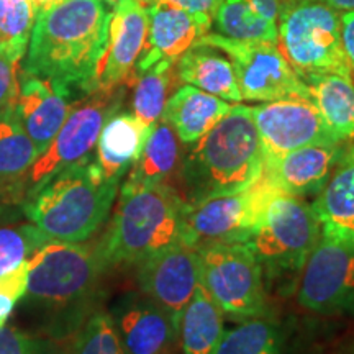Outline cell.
<instances>
[{
	"label": "cell",
	"instance_id": "15",
	"mask_svg": "<svg viewBox=\"0 0 354 354\" xmlns=\"http://www.w3.org/2000/svg\"><path fill=\"white\" fill-rule=\"evenodd\" d=\"M149 12L140 0H122L113 7L109 26V41L97 66L95 91H115L135 73L148 38Z\"/></svg>",
	"mask_w": 354,
	"mask_h": 354
},
{
	"label": "cell",
	"instance_id": "19",
	"mask_svg": "<svg viewBox=\"0 0 354 354\" xmlns=\"http://www.w3.org/2000/svg\"><path fill=\"white\" fill-rule=\"evenodd\" d=\"M312 205L322 234L354 243V146L344 148L328 183Z\"/></svg>",
	"mask_w": 354,
	"mask_h": 354
},
{
	"label": "cell",
	"instance_id": "22",
	"mask_svg": "<svg viewBox=\"0 0 354 354\" xmlns=\"http://www.w3.org/2000/svg\"><path fill=\"white\" fill-rule=\"evenodd\" d=\"M118 336L123 354H171L179 330L156 304H138L118 318Z\"/></svg>",
	"mask_w": 354,
	"mask_h": 354
},
{
	"label": "cell",
	"instance_id": "26",
	"mask_svg": "<svg viewBox=\"0 0 354 354\" xmlns=\"http://www.w3.org/2000/svg\"><path fill=\"white\" fill-rule=\"evenodd\" d=\"M180 158L179 138L169 123L161 118L149 133L143 151L131 166L127 187H149L166 184Z\"/></svg>",
	"mask_w": 354,
	"mask_h": 354
},
{
	"label": "cell",
	"instance_id": "24",
	"mask_svg": "<svg viewBox=\"0 0 354 354\" xmlns=\"http://www.w3.org/2000/svg\"><path fill=\"white\" fill-rule=\"evenodd\" d=\"M310 88L313 104L317 105L323 122L336 143L354 140V81L338 76L310 77L305 82Z\"/></svg>",
	"mask_w": 354,
	"mask_h": 354
},
{
	"label": "cell",
	"instance_id": "7",
	"mask_svg": "<svg viewBox=\"0 0 354 354\" xmlns=\"http://www.w3.org/2000/svg\"><path fill=\"white\" fill-rule=\"evenodd\" d=\"M320 236L322 227L312 203L276 192L248 245L269 276H294L302 271Z\"/></svg>",
	"mask_w": 354,
	"mask_h": 354
},
{
	"label": "cell",
	"instance_id": "34",
	"mask_svg": "<svg viewBox=\"0 0 354 354\" xmlns=\"http://www.w3.org/2000/svg\"><path fill=\"white\" fill-rule=\"evenodd\" d=\"M0 354H46L43 344L15 328H0Z\"/></svg>",
	"mask_w": 354,
	"mask_h": 354
},
{
	"label": "cell",
	"instance_id": "30",
	"mask_svg": "<svg viewBox=\"0 0 354 354\" xmlns=\"http://www.w3.org/2000/svg\"><path fill=\"white\" fill-rule=\"evenodd\" d=\"M35 24L32 0H0V51L20 61Z\"/></svg>",
	"mask_w": 354,
	"mask_h": 354
},
{
	"label": "cell",
	"instance_id": "2",
	"mask_svg": "<svg viewBox=\"0 0 354 354\" xmlns=\"http://www.w3.org/2000/svg\"><path fill=\"white\" fill-rule=\"evenodd\" d=\"M264 174V153L253 112L232 105L216 125L192 145L180 177L185 202L228 196L258 183Z\"/></svg>",
	"mask_w": 354,
	"mask_h": 354
},
{
	"label": "cell",
	"instance_id": "17",
	"mask_svg": "<svg viewBox=\"0 0 354 354\" xmlns=\"http://www.w3.org/2000/svg\"><path fill=\"white\" fill-rule=\"evenodd\" d=\"M69 97V86L21 71L15 110L39 156L46 151L73 110Z\"/></svg>",
	"mask_w": 354,
	"mask_h": 354
},
{
	"label": "cell",
	"instance_id": "23",
	"mask_svg": "<svg viewBox=\"0 0 354 354\" xmlns=\"http://www.w3.org/2000/svg\"><path fill=\"white\" fill-rule=\"evenodd\" d=\"M176 66L177 79L180 82L233 104L243 100L232 61L216 53L215 48L197 44L185 51L176 61Z\"/></svg>",
	"mask_w": 354,
	"mask_h": 354
},
{
	"label": "cell",
	"instance_id": "11",
	"mask_svg": "<svg viewBox=\"0 0 354 354\" xmlns=\"http://www.w3.org/2000/svg\"><path fill=\"white\" fill-rule=\"evenodd\" d=\"M91 94L87 100L73 107L55 140L35 161L26 180L28 192L48 183L53 176L66 167L91 159L102 127L113 113H117L123 97L118 88L95 91Z\"/></svg>",
	"mask_w": 354,
	"mask_h": 354
},
{
	"label": "cell",
	"instance_id": "21",
	"mask_svg": "<svg viewBox=\"0 0 354 354\" xmlns=\"http://www.w3.org/2000/svg\"><path fill=\"white\" fill-rule=\"evenodd\" d=\"M153 128L133 113H113L102 127L97 140V165L102 174L120 183L122 176L135 165Z\"/></svg>",
	"mask_w": 354,
	"mask_h": 354
},
{
	"label": "cell",
	"instance_id": "31",
	"mask_svg": "<svg viewBox=\"0 0 354 354\" xmlns=\"http://www.w3.org/2000/svg\"><path fill=\"white\" fill-rule=\"evenodd\" d=\"M44 243H48V238L32 221L0 225V276L28 261Z\"/></svg>",
	"mask_w": 354,
	"mask_h": 354
},
{
	"label": "cell",
	"instance_id": "33",
	"mask_svg": "<svg viewBox=\"0 0 354 354\" xmlns=\"http://www.w3.org/2000/svg\"><path fill=\"white\" fill-rule=\"evenodd\" d=\"M28 261H25L13 271L0 276V328L6 326L17 302L24 299L28 286Z\"/></svg>",
	"mask_w": 354,
	"mask_h": 354
},
{
	"label": "cell",
	"instance_id": "41",
	"mask_svg": "<svg viewBox=\"0 0 354 354\" xmlns=\"http://www.w3.org/2000/svg\"><path fill=\"white\" fill-rule=\"evenodd\" d=\"M140 2H141V3H145V6H148V3H153L154 0H140Z\"/></svg>",
	"mask_w": 354,
	"mask_h": 354
},
{
	"label": "cell",
	"instance_id": "5",
	"mask_svg": "<svg viewBox=\"0 0 354 354\" xmlns=\"http://www.w3.org/2000/svg\"><path fill=\"white\" fill-rule=\"evenodd\" d=\"M25 308L57 315L84 302L94 292L104 266L82 243L48 241L28 259Z\"/></svg>",
	"mask_w": 354,
	"mask_h": 354
},
{
	"label": "cell",
	"instance_id": "36",
	"mask_svg": "<svg viewBox=\"0 0 354 354\" xmlns=\"http://www.w3.org/2000/svg\"><path fill=\"white\" fill-rule=\"evenodd\" d=\"M159 2L169 3L172 7L183 8L185 12L197 13V15L210 17L214 20L215 12L218 10L223 0H159Z\"/></svg>",
	"mask_w": 354,
	"mask_h": 354
},
{
	"label": "cell",
	"instance_id": "32",
	"mask_svg": "<svg viewBox=\"0 0 354 354\" xmlns=\"http://www.w3.org/2000/svg\"><path fill=\"white\" fill-rule=\"evenodd\" d=\"M73 354H123L113 318L104 312H97L88 318L79 335Z\"/></svg>",
	"mask_w": 354,
	"mask_h": 354
},
{
	"label": "cell",
	"instance_id": "28",
	"mask_svg": "<svg viewBox=\"0 0 354 354\" xmlns=\"http://www.w3.org/2000/svg\"><path fill=\"white\" fill-rule=\"evenodd\" d=\"M174 63L159 61L143 73L136 74L133 88V115L146 127L154 128L161 120L169 94Z\"/></svg>",
	"mask_w": 354,
	"mask_h": 354
},
{
	"label": "cell",
	"instance_id": "37",
	"mask_svg": "<svg viewBox=\"0 0 354 354\" xmlns=\"http://www.w3.org/2000/svg\"><path fill=\"white\" fill-rule=\"evenodd\" d=\"M342 39L354 81V10L342 12Z\"/></svg>",
	"mask_w": 354,
	"mask_h": 354
},
{
	"label": "cell",
	"instance_id": "6",
	"mask_svg": "<svg viewBox=\"0 0 354 354\" xmlns=\"http://www.w3.org/2000/svg\"><path fill=\"white\" fill-rule=\"evenodd\" d=\"M277 46L304 82L325 74L353 79L342 39V12L320 0H300L284 13Z\"/></svg>",
	"mask_w": 354,
	"mask_h": 354
},
{
	"label": "cell",
	"instance_id": "14",
	"mask_svg": "<svg viewBox=\"0 0 354 354\" xmlns=\"http://www.w3.org/2000/svg\"><path fill=\"white\" fill-rule=\"evenodd\" d=\"M138 284L179 330L185 305L201 286L197 248L177 240L145 258L138 263Z\"/></svg>",
	"mask_w": 354,
	"mask_h": 354
},
{
	"label": "cell",
	"instance_id": "27",
	"mask_svg": "<svg viewBox=\"0 0 354 354\" xmlns=\"http://www.w3.org/2000/svg\"><path fill=\"white\" fill-rule=\"evenodd\" d=\"M39 156L21 127L15 102L0 110V183H13L32 169Z\"/></svg>",
	"mask_w": 354,
	"mask_h": 354
},
{
	"label": "cell",
	"instance_id": "29",
	"mask_svg": "<svg viewBox=\"0 0 354 354\" xmlns=\"http://www.w3.org/2000/svg\"><path fill=\"white\" fill-rule=\"evenodd\" d=\"M216 33L241 41L277 43L279 26L269 24L248 7L245 0H223L214 15Z\"/></svg>",
	"mask_w": 354,
	"mask_h": 354
},
{
	"label": "cell",
	"instance_id": "10",
	"mask_svg": "<svg viewBox=\"0 0 354 354\" xmlns=\"http://www.w3.org/2000/svg\"><path fill=\"white\" fill-rule=\"evenodd\" d=\"M197 44L216 48L232 61L243 100L312 99L310 88L272 41H241L207 33ZM196 44V46H197Z\"/></svg>",
	"mask_w": 354,
	"mask_h": 354
},
{
	"label": "cell",
	"instance_id": "38",
	"mask_svg": "<svg viewBox=\"0 0 354 354\" xmlns=\"http://www.w3.org/2000/svg\"><path fill=\"white\" fill-rule=\"evenodd\" d=\"M320 2L326 3L331 8L338 12H351L354 10V0H320Z\"/></svg>",
	"mask_w": 354,
	"mask_h": 354
},
{
	"label": "cell",
	"instance_id": "13",
	"mask_svg": "<svg viewBox=\"0 0 354 354\" xmlns=\"http://www.w3.org/2000/svg\"><path fill=\"white\" fill-rule=\"evenodd\" d=\"M264 166L310 145L336 143L312 99H281L251 107Z\"/></svg>",
	"mask_w": 354,
	"mask_h": 354
},
{
	"label": "cell",
	"instance_id": "4",
	"mask_svg": "<svg viewBox=\"0 0 354 354\" xmlns=\"http://www.w3.org/2000/svg\"><path fill=\"white\" fill-rule=\"evenodd\" d=\"M185 201L167 184L122 185L110 227L95 250L102 266L138 264L180 238Z\"/></svg>",
	"mask_w": 354,
	"mask_h": 354
},
{
	"label": "cell",
	"instance_id": "20",
	"mask_svg": "<svg viewBox=\"0 0 354 354\" xmlns=\"http://www.w3.org/2000/svg\"><path fill=\"white\" fill-rule=\"evenodd\" d=\"M232 109L227 100L184 84L171 97L161 118L169 123L183 145H194Z\"/></svg>",
	"mask_w": 354,
	"mask_h": 354
},
{
	"label": "cell",
	"instance_id": "40",
	"mask_svg": "<svg viewBox=\"0 0 354 354\" xmlns=\"http://www.w3.org/2000/svg\"><path fill=\"white\" fill-rule=\"evenodd\" d=\"M104 2H107V3H109V6L113 8L115 6H118V3H120V2H122V0H104Z\"/></svg>",
	"mask_w": 354,
	"mask_h": 354
},
{
	"label": "cell",
	"instance_id": "18",
	"mask_svg": "<svg viewBox=\"0 0 354 354\" xmlns=\"http://www.w3.org/2000/svg\"><path fill=\"white\" fill-rule=\"evenodd\" d=\"M343 151V143L305 146L266 165L264 174L279 192L295 197L317 196L328 183Z\"/></svg>",
	"mask_w": 354,
	"mask_h": 354
},
{
	"label": "cell",
	"instance_id": "35",
	"mask_svg": "<svg viewBox=\"0 0 354 354\" xmlns=\"http://www.w3.org/2000/svg\"><path fill=\"white\" fill-rule=\"evenodd\" d=\"M20 61L0 51V110L15 102L19 94V81H17V68Z\"/></svg>",
	"mask_w": 354,
	"mask_h": 354
},
{
	"label": "cell",
	"instance_id": "16",
	"mask_svg": "<svg viewBox=\"0 0 354 354\" xmlns=\"http://www.w3.org/2000/svg\"><path fill=\"white\" fill-rule=\"evenodd\" d=\"M149 26L145 50L136 63V74L143 73L159 61H176L210 33V17L185 12L169 3L154 0L149 3Z\"/></svg>",
	"mask_w": 354,
	"mask_h": 354
},
{
	"label": "cell",
	"instance_id": "1",
	"mask_svg": "<svg viewBox=\"0 0 354 354\" xmlns=\"http://www.w3.org/2000/svg\"><path fill=\"white\" fill-rule=\"evenodd\" d=\"M112 10L104 0H61L37 13L24 73L92 92Z\"/></svg>",
	"mask_w": 354,
	"mask_h": 354
},
{
	"label": "cell",
	"instance_id": "9",
	"mask_svg": "<svg viewBox=\"0 0 354 354\" xmlns=\"http://www.w3.org/2000/svg\"><path fill=\"white\" fill-rule=\"evenodd\" d=\"M276 192L263 174L258 183L240 192L185 202L179 240L196 248L209 243H248Z\"/></svg>",
	"mask_w": 354,
	"mask_h": 354
},
{
	"label": "cell",
	"instance_id": "3",
	"mask_svg": "<svg viewBox=\"0 0 354 354\" xmlns=\"http://www.w3.org/2000/svg\"><path fill=\"white\" fill-rule=\"evenodd\" d=\"M118 185L86 159L26 192L24 214L48 241L84 243L109 218Z\"/></svg>",
	"mask_w": 354,
	"mask_h": 354
},
{
	"label": "cell",
	"instance_id": "25",
	"mask_svg": "<svg viewBox=\"0 0 354 354\" xmlns=\"http://www.w3.org/2000/svg\"><path fill=\"white\" fill-rule=\"evenodd\" d=\"M223 317L218 305L198 286L179 320L183 354H215L225 335Z\"/></svg>",
	"mask_w": 354,
	"mask_h": 354
},
{
	"label": "cell",
	"instance_id": "12",
	"mask_svg": "<svg viewBox=\"0 0 354 354\" xmlns=\"http://www.w3.org/2000/svg\"><path fill=\"white\" fill-rule=\"evenodd\" d=\"M299 304L315 313L354 305V243L322 234L302 269Z\"/></svg>",
	"mask_w": 354,
	"mask_h": 354
},
{
	"label": "cell",
	"instance_id": "8",
	"mask_svg": "<svg viewBox=\"0 0 354 354\" xmlns=\"http://www.w3.org/2000/svg\"><path fill=\"white\" fill-rule=\"evenodd\" d=\"M197 251L201 286L225 315L243 322L264 315V271L248 243H209Z\"/></svg>",
	"mask_w": 354,
	"mask_h": 354
},
{
	"label": "cell",
	"instance_id": "39",
	"mask_svg": "<svg viewBox=\"0 0 354 354\" xmlns=\"http://www.w3.org/2000/svg\"><path fill=\"white\" fill-rule=\"evenodd\" d=\"M57 2H61V0H32L35 15H37V13H39L41 10H44V8L56 6Z\"/></svg>",
	"mask_w": 354,
	"mask_h": 354
}]
</instances>
